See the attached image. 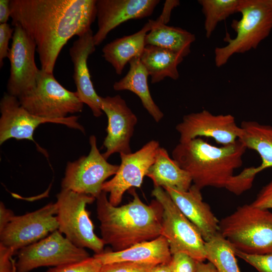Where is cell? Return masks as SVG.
<instances>
[{"label": "cell", "instance_id": "18", "mask_svg": "<svg viewBox=\"0 0 272 272\" xmlns=\"http://www.w3.org/2000/svg\"><path fill=\"white\" fill-rule=\"evenodd\" d=\"M94 34L91 29L75 40L70 48V55L73 63V79L79 99L87 104L93 115L99 117L102 114L101 97L99 96L93 85L87 65L89 56L96 49Z\"/></svg>", "mask_w": 272, "mask_h": 272}, {"label": "cell", "instance_id": "24", "mask_svg": "<svg viewBox=\"0 0 272 272\" xmlns=\"http://www.w3.org/2000/svg\"><path fill=\"white\" fill-rule=\"evenodd\" d=\"M180 54L156 46L146 45L140 58L151 83H157L165 78L176 80L179 78L177 67L183 60Z\"/></svg>", "mask_w": 272, "mask_h": 272}, {"label": "cell", "instance_id": "36", "mask_svg": "<svg viewBox=\"0 0 272 272\" xmlns=\"http://www.w3.org/2000/svg\"><path fill=\"white\" fill-rule=\"evenodd\" d=\"M180 2L178 0H167L165 1L163 11L156 20L159 22L166 24L169 21L173 9L178 6Z\"/></svg>", "mask_w": 272, "mask_h": 272}, {"label": "cell", "instance_id": "23", "mask_svg": "<svg viewBox=\"0 0 272 272\" xmlns=\"http://www.w3.org/2000/svg\"><path fill=\"white\" fill-rule=\"evenodd\" d=\"M129 69L126 75L113 86L115 91L128 90L135 94L141 99L143 107L155 121L159 122L164 114L154 101L150 92L148 73L140 58L135 57L129 62Z\"/></svg>", "mask_w": 272, "mask_h": 272}, {"label": "cell", "instance_id": "40", "mask_svg": "<svg viewBox=\"0 0 272 272\" xmlns=\"http://www.w3.org/2000/svg\"><path fill=\"white\" fill-rule=\"evenodd\" d=\"M152 272H171L169 263H162L154 266Z\"/></svg>", "mask_w": 272, "mask_h": 272}, {"label": "cell", "instance_id": "6", "mask_svg": "<svg viewBox=\"0 0 272 272\" xmlns=\"http://www.w3.org/2000/svg\"><path fill=\"white\" fill-rule=\"evenodd\" d=\"M56 198L58 230L78 247L89 248L95 254L103 252L105 244L95 233L86 209L87 206L96 198L64 189L56 195Z\"/></svg>", "mask_w": 272, "mask_h": 272}, {"label": "cell", "instance_id": "5", "mask_svg": "<svg viewBox=\"0 0 272 272\" xmlns=\"http://www.w3.org/2000/svg\"><path fill=\"white\" fill-rule=\"evenodd\" d=\"M238 13L241 15L240 20H234L231 24L235 37L227 35L224 38L227 45L215 49V62L218 67L236 53L256 49L271 31L272 0H240Z\"/></svg>", "mask_w": 272, "mask_h": 272}, {"label": "cell", "instance_id": "8", "mask_svg": "<svg viewBox=\"0 0 272 272\" xmlns=\"http://www.w3.org/2000/svg\"><path fill=\"white\" fill-rule=\"evenodd\" d=\"M152 195L162 207V235L167 239L172 255L182 252L199 262L206 260L205 241L200 233L169 194L162 187H154Z\"/></svg>", "mask_w": 272, "mask_h": 272}, {"label": "cell", "instance_id": "29", "mask_svg": "<svg viewBox=\"0 0 272 272\" xmlns=\"http://www.w3.org/2000/svg\"><path fill=\"white\" fill-rule=\"evenodd\" d=\"M102 265L93 256L80 262L52 267L46 272H100Z\"/></svg>", "mask_w": 272, "mask_h": 272}, {"label": "cell", "instance_id": "1", "mask_svg": "<svg viewBox=\"0 0 272 272\" xmlns=\"http://www.w3.org/2000/svg\"><path fill=\"white\" fill-rule=\"evenodd\" d=\"M10 1L12 25L35 42L41 69L49 73L67 41L91 29L96 18V0Z\"/></svg>", "mask_w": 272, "mask_h": 272}, {"label": "cell", "instance_id": "12", "mask_svg": "<svg viewBox=\"0 0 272 272\" xmlns=\"http://www.w3.org/2000/svg\"><path fill=\"white\" fill-rule=\"evenodd\" d=\"M56 203L50 202L35 211L15 216L0 232V242L16 252L58 230Z\"/></svg>", "mask_w": 272, "mask_h": 272}, {"label": "cell", "instance_id": "15", "mask_svg": "<svg viewBox=\"0 0 272 272\" xmlns=\"http://www.w3.org/2000/svg\"><path fill=\"white\" fill-rule=\"evenodd\" d=\"M176 129L179 134V143L205 137L213 138L222 146L235 143L242 132L232 115H215L207 110L184 115Z\"/></svg>", "mask_w": 272, "mask_h": 272}, {"label": "cell", "instance_id": "14", "mask_svg": "<svg viewBox=\"0 0 272 272\" xmlns=\"http://www.w3.org/2000/svg\"><path fill=\"white\" fill-rule=\"evenodd\" d=\"M14 26L12 43L8 56L10 74L7 88L9 94L18 98L36 87L40 69L35 61V42L21 27Z\"/></svg>", "mask_w": 272, "mask_h": 272}, {"label": "cell", "instance_id": "28", "mask_svg": "<svg viewBox=\"0 0 272 272\" xmlns=\"http://www.w3.org/2000/svg\"><path fill=\"white\" fill-rule=\"evenodd\" d=\"M205 16L206 36L209 38L218 23L238 12L240 0H199Z\"/></svg>", "mask_w": 272, "mask_h": 272}, {"label": "cell", "instance_id": "11", "mask_svg": "<svg viewBox=\"0 0 272 272\" xmlns=\"http://www.w3.org/2000/svg\"><path fill=\"white\" fill-rule=\"evenodd\" d=\"M0 144L11 139L27 140L35 142L33 134L41 124L49 122L65 125L85 132L84 127L78 121L77 116H69L61 119H51L34 115L20 103L18 99L5 93L0 102Z\"/></svg>", "mask_w": 272, "mask_h": 272}, {"label": "cell", "instance_id": "3", "mask_svg": "<svg viewBox=\"0 0 272 272\" xmlns=\"http://www.w3.org/2000/svg\"><path fill=\"white\" fill-rule=\"evenodd\" d=\"M247 148L239 139L226 146L216 147L200 138L179 143L172 151V159L191 176L199 189L206 187L225 188L236 192L234 171L242 165Z\"/></svg>", "mask_w": 272, "mask_h": 272}, {"label": "cell", "instance_id": "9", "mask_svg": "<svg viewBox=\"0 0 272 272\" xmlns=\"http://www.w3.org/2000/svg\"><path fill=\"white\" fill-rule=\"evenodd\" d=\"M84 249L73 244L58 230L18 250L15 262L18 272H29L43 266L56 267L90 257Z\"/></svg>", "mask_w": 272, "mask_h": 272}, {"label": "cell", "instance_id": "30", "mask_svg": "<svg viewBox=\"0 0 272 272\" xmlns=\"http://www.w3.org/2000/svg\"><path fill=\"white\" fill-rule=\"evenodd\" d=\"M235 254L258 272H272V252L264 254H249L235 249Z\"/></svg>", "mask_w": 272, "mask_h": 272}, {"label": "cell", "instance_id": "37", "mask_svg": "<svg viewBox=\"0 0 272 272\" xmlns=\"http://www.w3.org/2000/svg\"><path fill=\"white\" fill-rule=\"evenodd\" d=\"M15 216L14 212L6 207L3 202H0V232Z\"/></svg>", "mask_w": 272, "mask_h": 272}, {"label": "cell", "instance_id": "41", "mask_svg": "<svg viewBox=\"0 0 272 272\" xmlns=\"http://www.w3.org/2000/svg\"><path fill=\"white\" fill-rule=\"evenodd\" d=\"M15 262H16V261L15 260L14 263L13 269L12 272H18L17 270V268H16Z\"/></svg>", "mask_w": 272, "mask_h": 272}, {"label": "cell", "instance_id": "31", "mask_svg": "<svg viewBox=\"0 0 272 272\" xmlns=\"http://www.w3.org/2000/svg\"><path fill=\"white\" fill-rule=\"evenodd\" d=\"M155 265L127 261L102 265L100 272H152Z\"/></svg>", "mask_w": 272, "mask_h": 272}, {"label": "cell", "instance_id": "32", "mask_svg": "<svg viewBox=\"0 0 272 272\" xmlns=\"http://www.w3.org/2000/svg\"><path fill=\"white\" fill-rule=\"evenodd\" d=\"M197 261L185 253H177L172 255L169 263L171 272H195Z\"/></svg>", "mask_w": 272, "mask_h": 272}, {"label": "cell", "instance_id": "7", "mask_svg": "<svg viewBox=\"0 0 272 272\" xmlns=\"http://www.w3.org/2000/svg\"><path fill=\"white\" fill-rule=\"evenodd\" d=\"M20 104L37 116L61 119L82 112L84 103L77 92L64 88L56 80L53 73L40 69L36 87L19 97Z\"/></svg>", "mask_w": 272, "mask_h": 272}, {"label": "cell", "instance_id": "10", "mask_svg": "<svg viewBox=\"0 0 272 272\" xmlns=\"http://www.w3.org/2000/svg\"><path fill=\"white\" fill-rule=\"evenodd\" d=\"M89 143L90 151L88 155L67 163L61 185V189L96 199L102 192L103 183L116 173L119 166L108 163L100 153L95 135L90 137Z\"/></svg>", "mask_w": 272, "mask_h": 272}, {"label": "cell", "instance_id": "39", "mask_svg": "<svg viewBox=\"0 0 272 272\" xmlns=\"http://www.w3.org/2000/svg\"><path fill=\"white\" fill-rule=\"evenodd\" d=\"M195 272H218L215 266L210 261L197 262Z\"/></svg>", "mask_w": 272, "mask_h": 272}, {"label": "cell", "instance_id": "34", "mask_svg": "<svg viewBox=\"0 0 272 272\" xmlns=\"http://www.w3.org/2000/svg\"><path fill=\"white\" fill-rule=\"evenodd\" d=\"M251 203L254 207L261 209H272V179L262 187Z\"/></svg>", "mask_w": 272, "mask_h": 272}, {"label": "cell", "instance_id": "33", "mask_svg": "<svg viewBox=\"0 0 272 272\" xmlns=\"http://www.w3.org/2000/svg\"><path fill=\"white\" fill-rule=\"evenodd\" d=\"M14 28H12L8 23L0 24V66H3L4 59L8 57L10 49L9 43L13 37Z\"/></svg>", "mask_w": 272, "mask_h": 272}, {"label": "cell", "instance_id": "25", "mask_svg": "<svg viewBox=\"0 0 272 272\" xmlns=\"http://www.w3.org/2000/svg\"><path fill=\"white\" fill-rule=\"evenodd\" d=\"M151 29L145 37V45H150L177 52L183 57L190 52L195 35L178 27L170 26L157 20H149Z\"/></svg>", "mask_w": 272, "mask_h": 272}, {"label": "cell", "instance_id": "22", "mask_svg": "<svg viewBox=\"0 0 272 272\" xmlns=\"http://www.w3.org/2000/svg\"><path fill=\"white\" fill-rule=\"evenodd\" d=\"M146 176L152 180L154 187H170L182 191L188 190L192 182L189 174L161 147L158 149L155 162Z\"/></svg>", "mask_w": 272, "mask_h": 272}, {"label": "cell", "instance_id": "38", "mask_svg": "<svg viewBox=\"0 0 272 272\" xmlns=\"http://www.w3.org/2000/svg\"><path fill=\"white\" fill-rule=\"evenodd\" d=\"M10 0H0V24L7 23L11 17Z\"/></svg>", "mask_w": 272, "mask_h": 272}, {"label": "cell", "instance_id": "35", "mask_svg": "<svg viewBox=\"0 0 272 272\" xmlns=\"http://www.w3.org/2000/svg\"><path fill=\"white\" fill-rule=\"evenodd\" d=\"M16 251L0 242V272H12L14 261L12 256Z\"/></svg>", "mask_w": 272, "mask_h": 272}, {"label": "cell", "instance_id": "26", "mask_svg": "<svg viewBox=\"0 0 272 272\" xmlns=\"http://www.w3.org/2000/svg\"><path fill=\"white\" fill-rule=\"evenodd\" d=\"M240 127L242 132L239 140L247 149L256 151L261 159L260 165L250 167L251 174L255 176L260 171L272 167V126L255 121H243Z\"/></svg>", "mask_w": 272, "mask_h": 272}, {"label": "cell", "instance_id": "16", "mask_svg": "<svg viewBox=\"0 0 272 272\" xmlns=\"http://www.w3.org/2000/svg\"><path fill=\"white\" fill-rule=\"evenodd\" d=\"M101 109L107 116V134L103 143L106 149L102 154L107 159L114 153H131L130 140L138 119L125 100L117 95L101 97Z\"/></svg>", "mask_w": 272, "mask_h": 272}, {"label": "cell", "instance_id": "4", "mask_svg": "<svg viewBox=\"0 0 272 272\" xmlns=\"http://www.w3.org/2000/svg\"><path fill=\"white\" fill-rule=\"evenodd\" d=\"M219 232L244 253L272 252V212L268 209L251 203L240 206L219 222Z\"/></svg>", "mask_w": 272, "mask_h": 272}, {"label": "cell", "instance_id": "21", "mask_svg": "<svg viewBox=\"0 0 272 272\" xmlns=\"http://www.w3.org/2000/svg\"><path fill=\"white\" fill-rule=\"evenodd\" d=\"M149 21L137 32L117 38L102 48L103 56L110 63L117 75H121L125 66L133 58H140L145 47V37L150 31Z\"/></svg>", "mask_w": 272, "mask_h": 272}, {"label": "cell", "instance_id": "20", "mask_svg": "<svg viewBox=\"0 0 272 272\" xmlns=\"http://www.w3.org/2000/svg\"><path fill=\"white\" fill-rule=\"evenodd\" d=\"M101 264L127 261L156 265L169 263L172 258L169 244L163 235L134 244L121 251H103L93 256Z\"/></svg>", "mask_w": 272, "mask_h": 272}, {"label": "cell", "instance_id": "19", "mask_svg": "<svg viewBox=\"0 0 272 272\" xmlns=\"http://www.w3.org/2000/svg\"><path fill=\"white\" fill-rule=\"evenodd\" d=\"M163 188L183 215L197 228L205 242L219 233L220 221L210 206L203 201L200 189L193 184L187 191L170 187Z\"/></svg>", "mask_w": 272, "mask_h": 272}, {"label": "cell", "instance_id": "2", "mask_svg": "<svg viewBox=\"0 0 272 272\" xmlns=\"http://www.w3.org/2000/svg\"><path fill=\"white\" fill-rule=\"evenodd\" d=\"M129 190L132 200L119 207L110 203L104 191L96 198L101 238L114 251L162 235L161 205L156 199L147 205L140 199L134 188Z\"/></svg>", "mask_w": 272, "mask_h": 272}, {"label": "cell", "instance_id": "17", "mask_svg": "<svg viewBox=\"0 0 272 272\" xmlns=\"http://www.w3.org/2000/svg\"><path fill=\"white\" fill-rule=\"evenodd\" d=\"M159 0H96L98 29L93 38L100 44L108 33L121 24L152 15Z\"/></svg>", "mask_w": 272, "mask_h": 272}, {"label": "cell", "instance_id": "13", "mask_svg": "<svg viewBox=\"0 0 272 272\" xmlns=\"http://www.w3.org/2000/svg\"><path fill=\"white\" fill-rule=\"evenodd\" d=\"M159 147L158 141L151 140L134 153L120 154L121 164L116 173L102 186V191L109 194L110 203L118 206L126 190L141 187Z\"/></svg>", "mask_w": 272, "mask_h": 272}, {"label": "cell", "instance_id": "27", "mask_svg": "<svg viewBox=\"0 0 272 272\" xmlns=\"http://www.w3.org/2000/svg\"><path fill=\"white\" fill-rule=\"evenodd\" d=\"M206 258L218 272H241L233 245L219 232L210 240L205 242Z\"/></svg>", "mask_w": 272, "mask_h": 272}]
</instances>
